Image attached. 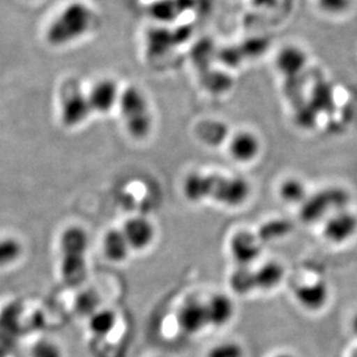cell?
I'll use <instances>...</instances> for the list:
<instances>
[{
	"label": "cell",
	"instance_id": "obj_1",
	"mask_svg": "<svg viewBox=\"0 0 357 357\" xmlns=\"http://www.w3.org/2000/svg\"><path fill=\"white\" fill-rule=\"evenodd\" d=\"M184 196L193 202L212 199L227 207H238L251 195L250 183L243 177H226L193 172L184 181Z\"/></svg>",
	"mask_w": 357,
	"mask_h": 357
},
{
	"label": "cell",
	"instance_id": "obj_2",
	"mask_svg": "<svg viewBox=\"0 0 357 357\" xmlns=\"http://www.w3.org/2000/svg\"><path fill=\"white\" fill-rule=\"evenodd\" d=\"M89 238L80 227H68L59 239L61 275L63 282L75 288L87 277V251Z\"/></svg>",
	"mask_w": 357,
	"mask_h": 357
},
{
	"label": "cell",
	"instance_id": "obj_3",
	"mask_svg": "<svg viewBox=\"0 0 357 357\" xmlns=\"http://www.w3.org/2000/svg\"><path fill=\"white\" fill-rule=\"evenodd\" d=\"M93 12L82 1H73L61 10L47 29V40L61 47L82 38L91 27Z\"/></svg>",
	"mask_w": 357,
	"mask_h": 357
},
{
	"label": "cell",
	"instance_id": "obj_4",
	"mask_svg": "<svg viewBox=\"0 0 357 357\" xmlns=\"http://www.w3.org/2000/svg\"><path fill=\"white\" fill-rule=\"evenodd\" d=\"M119 109L128 133L135 139H142L152 130V112L145 95L139 88L128 86L119 96Z\"/></svg>",
	"mask_w": 357,
	"mask_h": 357
},
{
	"label": "cell",
	"instance_id": "obj_5",
	"mask_svg": "<svg viewBox=\"0 0 357 357\" xmlns=\"http://www.w3.org/2000/svg\"><path fill=\"white\" fill-rule=\"evenodd\" d=\"M349 195L344 190L339 188L324 190L304 200L301 208V218L305 222H316L326 215L328 211L334 213L347 209Z\"/></svg>",
	"mask_w": 357,
	"mask_h": 357
},
{
	"label": "cell",
	"instance_id": "obj_6",
	"mask_svg": "<svg viewBox=\"0 0 357 357\" xmlns=\"http://www.w3.org/2000/svg\"><path fill=\"white\" fill-rule=\"evenodd\" d=\"M88 95L79 87L77 82L65 84L61 93V123L68 128L82 124L91 114Z\"/></svg>",
	"mask_w": 357,
	"mask_h": 357
},
{
	"label": "cell",
	"instance_id": "obj_7",
	"mask_svg": "<svg viewBox=\"0 0 357 357\" xmlns=\"http://www.w3.org/2000/svg\"><path fill=\"white\" fill-rule=\"evenodd\" d=\"M177 325L183 333L195 335L209 326L206 303L198 298H188L176 314Z\"/></svg>",
	"mask_w": 357,
	"mask_h": 357
},
{
	"label": "cell",
	"instance_id": "obj_8",
	"mask_svg": "<svg viewBox=\"0 0 357 357\" xmlns=\"http://www.w3.org/2000/svg\"><path fill=\"white\" fill-rule=\"evenodd\" d=\"M357 233V218L347 209L332 213L324 225V237L333 244H344Z\"/></svg>",
	"mask_w": 357,
	"mask_h": 357
},
{
	"label": "cell",
	"instance_id": "obj_9",
	"mask_svg": "<svg viewBox=\"0 0 357 357\" xmlns=\"http://www.w3.org/2000/svg\"><path fill=\"white\" fill-rule=\"evenodd\" d=\"M230 253L238 266H249L261 255V241L249 231H238L230 239Z\"/></svg>",
	"mask_w": 357,
	"mask_h": 357
},
{
	"label": "cell",
	"instance_id": "obj_10",
	"mask_svg": "<svg viewBox=\"0 0 357 357\" xmlns=\"http://www.w3.org/2000/svg\"><path fill=\"white\" fill-rule=\"evenodd\" d=\"M294 296L297 303L305 310L317 312L321 310L330 298V288L325 281L303 283L296 287Z\"/></svg>",
	"mask_w": 357,
	"mask_h": 357
},
{
	"label": "cell",
	"instance_id": "obj_11",
	"mask_svg": "<svg viewBox=\"0 0 357 357\" xmlns=\"http://www.w3.org/2000/svg\"><path fill=\"white\" fill-rule=\"evenodd\" d=\"M121 93L119 86L112 79L98 81L87 94L91 112L98 114H107L110 112L116 103H119Z\"/></svg>",
	"mask_w": 357,
	"mask_h": 357
},
{
	"label": "cell",
	"instance_id": "obj_12",
	"mask_svg": "<svg viewBox=\"0 0 357 357\" xmlns=\"http://www.w3.org/2000/svg\"><path fill=\"white\" fill-rule=\"evenodd\" d=\"M132 250H145L155 239V228L149 220L142 216L128 219L121 228Z\"/></svg>",
	"mask_w": 357,
	"mask_h": 357
},
{
	"label": "cell",
	"instance_id": "obj_13",
	"mask_svg": "<svg viewBox=\"0 0 357 357\" xmlns=\"http://www.w3.org/2000/svg\"><path fill=\"white\" fill-rule=\"evenodd\" d=\"M205 303L209 326H226L233 320L235 304L229 296L225 294H215L209 297Z\"/></svg>",
	"mask_w": 357,
	"mask_h": 357
},
{
	"label": "cell",
	"instance_id": "obj_14",
	"mask_svg": "<svg viewBox=\"0 0 357 357\" xmlns=\"http://www.w3.org/2000/svg\"><path fill=\"white\" fill-rule=\"evenodd\" d=\"M177 45H179V42L175 29L151 28L146 34V51L149 57H162Z\"/></svg>",
	"mask_w": 357,
	"mask_h": 357
},
{
	"label": "cell",
	"instance_id": "obj_15",
	"mask_svg": "<svg viewBox=\"0 0 357 357\" xmlns=\"http://www.w3.org/2000/svg\"><path fill=\"white\" fill-rule=\"evenodd\" d=\"M307 61V54L301 47L288 45L280 50L275 59V64L281 75L291 79L298 77L302 73Z\"/></svg>",
	"mask_w": 357,
	"mask_h": 357
},
{
	"label": "cell",
	"instance_id": "obj_16",
	"mask_svg": "<svg viewBox=\"0 0 357 357\" xmlns=\"http://www.w3.org/2000/svg\"><path fill=\"white\" fill-rule=\"evenodd\" d=\"M259 152V139L251 132H238L230 140L229 153L235 161L248 163L256 159Z\"/></svg>",
	"mask_w": 357,
	"mask_h": 357
},
{
	"label": "cell",
	"instance_id": "obj_17",
	"mask_svg": "<svg viewBox=\"0 0 357 357\" xmlns=\"http://www.w3.org/2000/svg\"><path fill=\"white\" fill-rule=\"evenodd\" d=\"M131 246L121 229H110L103 238V251L112 263H123L128 259Z\"/></svg>",
	"mask_w": 357,
	"mask_h": 357
},
{
	"label": "cell",
	"instance_id": "obj_18",
	"mask_svg": "<svg viewBox=\"0 0 357 357\" xmlns=\"http://www.w3.org/2000/svg\"><path fill=\"white\" fill-rule=\"evenodd\" d=\"M284 267L278 261H267L255 270L257 289L272 290L279 287L284 278Z\"/></svg>",
	"mask_w": 357,
	"mask_h": 357
},
{
	"label": "cell",
	"instance_id": "obj_19",
	"mask_svg": "<svg viewBox=\"0 0 357 357\" xmlns=\"http://www.w3.org/2000/svg\"><path fill=\"white\" fill-rule=\"evenodd\" d=\"M117 323L115 312L109 309H101L89 317V330L96 337H107L112 333Z\"/></svg>",
	"mask_w": 357,
	"mask_h": 357
},
{
	"label": "cell",
	"instance_id": "obj_20",
	"mask_svg": "<svg viewBox=\"0 0 357 357\" xmlns=\"http://www.w3.org/2000/svg\"><path fill=\"white\" fill-rule=\"evenodd\" d=\"M229 282L234 291L239 295H248L257 289L255 270H251L249 266L237 267L231 274Z\"/></svg>",
	"mask_w": 357,
	"mask_h": 357
},
{
	"label": "cell",
	"instance_id": "obj_21",
	"mask_svg": "<svg viewBox=\"0 0 357 357\" xmlns=\"http://www.w3.org/2000/svg\"><path fill=\"white\" fill-rule=\"evenodd\" d=\"M279 195L287 204H303L307 199V188L300 179L288 178L280 185Z\"/></svg>",
	"mask_w": 357,
	"mask_h": 357
},
{
	"label": "cell",
	"instance_id": "obj_22",
	"mask_svg": "<svg viewBox=\"0 0 357 357\" xmlns=\"http://www.w3.org/2000/svg\"><path fill=\"white\" fill-rule=\"evenodd\" d=\"M216 52L213 45V42L208 38L199 40L198 43L195 44V47L191 50V58H192L193 64L202 72L208 70L209 63L212 61L213 57H215Z\"/></svg>",
	"mask_w": 357,
	"mask_h": 357
},
{
	"label": "cell",
	"instance_id": "obj_23",
	"mask_svg": "<svg viewBox=\"0 0 357 357\" xmlns=\"http://www.w3.org/2000/svg\"><path fill=\"white\" fill-rule=\"evenodd\" d=\"M197 135L208 145H218L226 138L227 128L220 121H204L197 128Z\"/></svg>",
	"mask_w": 357,
	"mask_h": 357
},
{
	"label": "cell",
	"instance_id": "obj_24",
	"mask_svg": "<svg viewBox=\"0 0 357 357\" xmlns=\"http://www.w3.org/2000/svg\"><path fill=\"white\" fill-rule=\"evenodd\" d=\"M24 253L20 241L6 237L0 239V267H7L17 263Z\"/></svg>",
	"mask_w": 357,
	"mask_h": 357
},
{
	"label": "cell",
	"instance_id": "obj_25",
	"mask_svg": "<svg viewBox=\"0 0 357 357\" xmlns=\"http://www.w3.org/2000/svg\"><path fill=\"white\" fill-rule=\"evenodd\" d=\"M149 12L156 20L170 22L177 19L181 12L176 0H159L149 7Z\"/></svg>",
	"mask_w": 357,
	"mask_h": 357
},
{
	"label": "cell",
	"instance_id": "obj_26",
	"mask_svg": "<svg viewBox=\"0 0 357 357\" xmlns=\"http://www.w3.org/2000/svg\"><path fill=\"white\" fill-rule=\"evenodd\" d=\"M202 81L206 89H208L211 93H215V94H221L223 91H228L231 86V79L229 75L219 71L209 72L207 70V71L202 72Z\"/></svg>",
	"mask_w": 357,
	"mask_h": 357
},
{
	"label": "cell",
	"instance_id": "obj_27",
	"mask_svg": "<svg viewBox=\"0 0 357 357\" xmlns=\"http://www.w3.org/2000/svg\"><path fill=\"white\" fill-rule=\"evenodd\" d=\"M245 351L236 341H223L213 346L206 357H244Z\"/></svg>",
	"mask_w": 357,
	"mask_h": 357
},
{
	"label": "cell",
	"instance_id": "obj_28",
	"mask_svg": "<svg viewBox=\"0 0 357 357\" xmlns=\"http://www.w3.org/2000/svg\"><path fill=\"white\" fill-rule=\"evenodd\" d=\"M31 357H64L59 344L49 339L38 340L31 348Z\"/></svg>",
	"mask_w": 357,
	"mask_h": 357
},
{
	"label": "cell",
	"instance_id": "obj_29",
	"mask_svg": "<svg viewBox=\"0 0 357 357\" xmlns=\"http://www.w3.org/2000/svg\"><path fill=\"white\" fill-rule=\"evenodd\" d=\"M290 223L287 220H275L268 222L261 229V238H267V241H273L275 238L283 237L289 233Z\"/></svg>",
	"mask_w": 357,
	"mask_h": 357
},
{
	"label": "cell",
	"instance_id": "obj_30",
	"mask_svg": "<svg viewBox=\"0 0 357 357\" xmlns=\"http://www.w3.org/2000/svg\"><path fill=\"white\" fill-rule=\"evenodd\" d=\"M268 47L267 40L263 38H251L243 43L239 49L242 51L244 57H259Z\"/></svg>",
	"mask_w": 357,
	"mask_h": 357
},
{
	"label": "cell",
	"instance_id": "obj_31",
	"mask_svg": "<svg viewBox=\"0 0 357 357\" xmlns=\"http://www.w3.org/2000/svg\"><path fill=\"white\" fill-rule=\"evenodd\" d=\"M77 307L81 314L91 317V314H95L98 310V297L96 294L87 291L79 297L77 301Z\"/></svg>",
	"mask_w": 357,
	"mask_h": 357
},
{
	"label": "cell",
	"instance_id": "obj_32",
	"mask_svg": "<svg viewBox=\"0 0 357 357\" xmlns=\"http://www.w3.org/2000/svg\"><path fill=\"white\" fill-rule=\"evenodd\" d=\"M332 101H333V93L325 84H321L317 91H314V95H312V107L316 112H318L320 108L326 109L327 105H330Z\"/></svg>",
	"mask_w": 357,
	"mask_h": 357
},
{
	"label": "cell",
	"instance_id": "obj_33",
	"mask_svg": "<svg viewBox=\"0 0 357 357\" xmlns=\"http://www.w3.org/2000/svg\"><path fill=\"white\" fill-rule=\"evenodd\" d=\"M216 57L219 58L220 61H222L223 64L230 68H236L242 61L244 56H243L241 49L236 47H223L222 50L216 52Z\"/></svg>",
	"mask_w": 357,
	"mask_h": 357
},
{
	"label": "cell",
	"instance_id": "obj_34",
	"mask_svg": "<svg viewBox=\"0 0 357 357\" xmlns=\"http://www.w3.org/2000/svg\"><path fill=\"white\" fill-rule=\"evenodd\" d=\"M319 6L327 13L340 14L351 6V0H319Z\"/></svg>",
	"mask_w": 357,
	"mask_h": 357
},
{
	"label": "cell",
	"instance_id": "obj_35",
	"mask_svg": "<svg viewBox=\"0 0 357 357\" xmlns=\"http://www.w3.org/2000/svg\"><path fill=\"white\" fill-rule=\"evenodd\" d=\"M351 331H353V333L357 337V312L355 314L353 319H351Z\"/></svg>",
	"mask_w": 357,
	"mask_h": 357
},
{
	"label": "cell",
	"instance_id": "obj_36",
	"mask_svg": "<svg viewBox=\"0 0 357 357\" xmlns=\"http://www.w3.org/2000/svg\"><path fill=\"white\" fill-rule=\"evenodd\" d=\"M278 0H256V3L258 5H264V3H267V5H271V3H275Z\"/></svg>",
	"mask_w": 357,
	"mask_h": 357
},
{
	"label": "cell",
	"instance_id": "obj_37",
	"mask_svg": "<svg viewBox=\"0 0 357 357\" xmlns=\"http://www.w3.org/2000/svg\"><path fill=\"white\" fill-rule=\"evenodd\" d=\"M273 357H295L289 353H279V354L274 355Z\"/></svg>",
	"mask_w": 357,
	"mask_h": 357
},
{
	"label": "cell",
	"instance_id": "obj_38",
	"mask_svg": "<svg viewBox=\"0 0 357 357\" xmlns=\"http://www.w3.org/2000/svg\"><path fill=\"white\" fill-rule=\"evenodd\" d=\"M351 357H357V348L354 351H353V353H351Z\"/></svg>",
	"mask_w": 357,
	"mask_h": 357
}]
</instances>
